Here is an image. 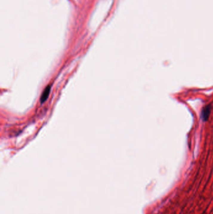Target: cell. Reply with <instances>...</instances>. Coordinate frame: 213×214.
Returning <instances> with one entry per match:
<instances>
[{
	"label": "cell",
	"instance_id": "1",
	"mask_svg": "<svg viewBox=\"0 0 213 214\" xmlns=\"http://www.w3.org/2000/svg\"><path fill=\"white\" fill-rule=\"evenodd\" d=\"M50 90H51V86H48L47 87L45 88V90H44L43 94L41 95V103H43L46 100L48 99L50 93Z\"/></svg>",
	"mask_w": 213,
	"mask_h": 214
},
{
	"label": "cell",
	"instance_id": "2",
	"mask_svg": "<svg viewBox=\"0 0 213 214\" xmlns=\"http://www.w3.org/2000/svg\"><path fill=\"white\" fill-rule=\"evenodd\" d=\"M209 113H210L209 107V106H206L205 108L203 109V113H202L203 118L205 120H207L208 118Z\"/></svg>",
	"mask_w": 213,
	"mask_h": 214
}]
</instances>
